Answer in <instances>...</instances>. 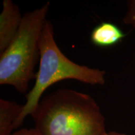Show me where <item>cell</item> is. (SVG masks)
Listing matches in <instances>:
<instances>
[{"mask_svg":"<svg viewBox=\"0 0 135 135\" xmlns=\"http://www.w3.org/2000/svg\"><path fill=\"white\" fill-rule=\"evenodd\" d=\"M40 135H105V119L89 94L61 88L41 98L31 115Z\"/></svg>","mask_w":135,"mask_h":135,"instance_id":"obj_1","label":"cell"},{"mask_svg":"<svg viewBox=\"0 0 135 135\" xmlns=\"http://www.w3.org/2000/svg\"><path fill=\"white\" fill-rule=\"evenodd\" d=\"M39 70L33 87L26 95L16 129L22 125L26 116L32 115L44 92L56 83L75 80L91 85H103L106 72L98 68L80 65L72 61L59 48L55 40L53 23L47 20L40 41Z\"/></svg>","mask_w":135,"mask_h":135,"instance_id":"obj_2","label":"cell"},{"mask_svg":"<svg viewBox=\"0 0 135 135\" xmlns=\"http://www.w3.org/2000/svg\"><path fill=\"white\" fill-rule=\"evenodd\" d=\"M50 3L25 13L21 26L8 46L0 53V84L11 86L26 93L30 81L36 77L40 61V41L47 21Z\"/></svg>","mask_w":135,"mask_h":135,"instance_id":"obj_3","label":"cell"},{"mask_svg":"<svg viewBox=\"0 0 135 135\" xmlns=\"http://www.w3.org/2000/svg\"><path fill=\"white\" fill-rule=\"evenodd\" d=\"M23 16L19 7L12 1H3L0 14V53L7 48L16 36Z\"/></svg>","mask_w":135,"mask_h":135,"instance_id":"obj_4","label":"cell"},{"mask_svg":"<svg viewBox=\"0 0 135 135\" xmlns=\"http://www.w3.org/2000/svg\"><path fill=\"white\" fill-rule=\"evenodd\" d=\"M126 35L119 27L110 22H102L93 30L90 40L94 45L99 47H109L117 45Z\"/></svg>","mask_w":135,"mask_h":135,"instance_id":"obj_5","label":"cell"},{"mask_svg":"<svg viewBox=\"0 0 135 135\" xmlns=\"http://www.w3.org/2000/svg\"><path fill=\"white\" fill-rule=\"evenodd\" d=\"M23 104L13 101L0 99V135H10L16 129Z\"/></svg>","mask_w":135,"mask_h":135,"instance_id":"obj_6","label":"cell"},{"mask_svg":"<svg viewBox=\"0 0 135 135\" xmlns=\"http://www.w3.org/2000/svg\"><path fill=\"white\" fill-rule=\"evenodd\" d=\"M123 22L135 29V0H128L126 3V10Z\"/></svg>","mask_w":135,"mask_h":135,"instance_id":"obj_7","label":"cell"},{"mask_svg":"<svg viewBox=\"0 0 135 135\" xmlns=\"http://www.w3.org/2000/svg\"><path fill=\"white\" fill-rule=\"evenodd\" d=\"M10 135H40L35 128H22L19 130L12 133Z\"/></svg>","mask_w":135,"mask_h":135,"instance_id":"obj_8","label":"cell"},{"mask_svg":"<svg viewBox=\"0 0 135 135\" xmlns=\"http://www.w3.org/2000/svg\"><path fill=\"white\" fill-rule=\"evenodd\" d=\"M105 135H127L124 133L116 132V131H110V132H107Z\"/></svg>","mask_w":135,"mask_h":135,"instance_id":"obj_9","label":"cell"}]
</instances>
